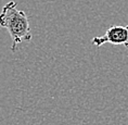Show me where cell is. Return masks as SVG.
Returning <instances> with one entry per match:
<instances>
[{"instance_id":"obj_2","label":"cell","mask_w":128,"mask_h":125,"mask_svg":"<svg viewBox=\"0 0 128 125\" xmlns=\"http://www.w3.org/2000/svg\"><path fill=\"white\" fill-rule=\"evenodd\" d=\"M123 45L128 48V25L127 26H112L108 28L103 36L92 38V44L97 47L103 44Z\"/></svg>"},{"instance_id":"obj_1","label":"cell","mask_w":128,"mask_h":125,"mask_svg":"<svg viewBox=\"0 0 128 125\" xmlns=\"http://www.w3.org/2000/svg\"><path fill=\"white\" fill-rule=\"evenodd\" d=\"M0 26L4 27L9 32L12 39L11 50H16V47L22 41H30L32 33L30 21L24 11L16 9V4L10 1L2 7L0 13Z\"/></svg>"}]
</instances>
